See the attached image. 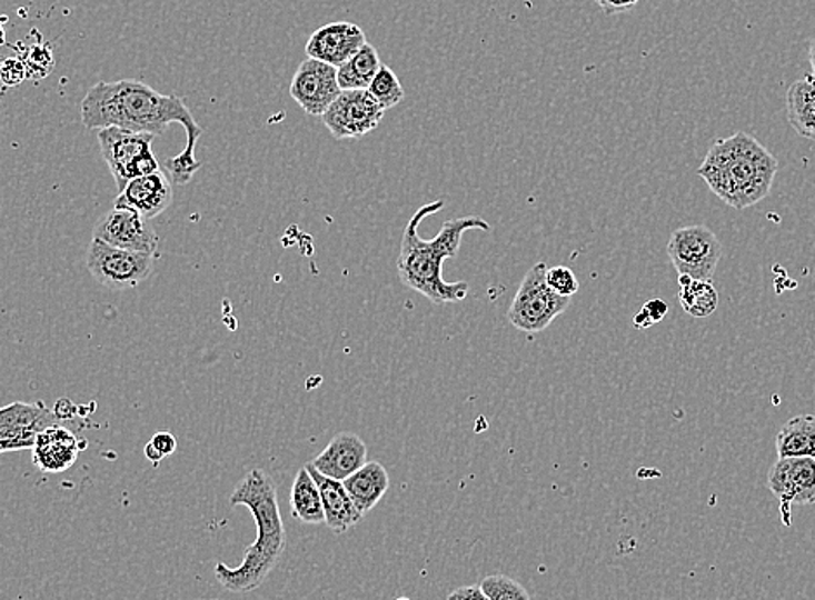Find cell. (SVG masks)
I'll use <instances>...</instances> for the list:
<instances>
[{"label":"cell","instance_id":"obj_15","mask_svg":"<svg viewBox=\"0 0 815 600\" xmlns=\"http://www.w3.org/2000/svg\"><path fill=\"white\" fill-rule=\"evenodd\" d=\"M172 200V182H170L166 170L160 169L153 174L132 179L123 188V191H120L113 206L130 207V209L138 210L147 221H150V219L160 216L163 210L169 209Z\"/></svg>","mask_w":815,"mask_h":600},{"label":"cell","instance_id":"obj_18","mask_svg":"<svg viewBox=\"0 0 815 600\" xmlns=\"http://www.w3.org/2000/svg\"><path fill=\"white\" fill-rule=\"evenodd\" d=\"M306 469L309 470V474L312 476L316 484H318L321 502H324L325 524L335 534H344L351 530V528H355L361 521L362 516L356 509L355 503H352L344 482L335 481V479L319 474L318 470L312 467V463H306Z\"/></svg>","mask_w":815,"mask_h":600},{"label":"cell","instance_id":"obj_17","mask_svg":"<svg viewBox=\"0 0 815 600\" xmlns=\"http://www.w3.org/2000/svg\"><path fill=\"white\" fill-rule=\"evenodd\" d=\"M367 459L368 448L365 441L355 432H340L311 463L319 474L335 481H346L367 463Z\"/></svg>","mask_w":815,"mask_h":600},{"label":"cell","instance_id":"obj_35","mask_svg":"<svg viewBox=\"0 0 815 600\" xmlns=\"http://www.w3.org/2000/svg\"><path fill=\"white\" fill-rule=\"evenodd\" d=\"M6 44V30L4 27H2V23H0V46Z\"/></svg>","mask_w":815,"mask_h":600},{"label":"cell","instance_id":"obj_9","mask_svg":"<svg viewBox=\"0 0 815 600\" xmlns=\"http://www.w3.org/2000/svg\"><path fill=\"white\" fill-rule=\"evenodd\" d=\"M384 113L367 89H355L340 92L321 120L335 139L346 141L370 134L382 122Z\"/></svg>","mask_w":815,"mask_h":600},{"label":"cell","instance_id":"obj_4","mask_svg":"<svg viewBox=\"0 0 815 600\" xmlns=\"http://www.w3.org/2000/svg\"><path fill=\"white\" fill-rule=\"evenodd\" d=\"M777 169L776 157L762 142L745 132H736L709 148L697 176L722 202L743 210L771 193Z\"/></svg>","mask_w":815,"mask_h":600},{"label":"cell","instance_id":"obj_31","mask_svg":"<svg viewBox=\"0 0 815 600\" xmlns=\"http://www.w3.org/2000/svg\"><path fill=\"white\" fill-rule=\"evenodd\" d=\"M23 80H27V68L20 58H8L0 63V82L6 88H17Z\"/></svg>","mask_w":815,"mask_h":600},{"label":"cell","instance_id":"obj_6","mask_svg":"<svg viewBox=\"0 0 815 600\" xmlns=\"http://www.w3.org/2000/svg\"><path fill=\"white\" fill-rule=\"evenodd\" d=\"M153 139L155 136L123 131L119 127L99 129V148L119 193L132 179L153 174L162 169L151 150Z\"/></svg>","mask_w":815,"mask_h":600},{"label":"cell","instance_id":"obj_36","mask_svg":"<svg viewBox=\"0 0 815 600\" xmlns=\"http://www.w3.org/2000/svg\"><path fill=\"white\" fill-rule=\"evenodd\" d=\"M396 600H411V599H408V597H399V599H396Z\"/></svg>","mask_w":815,"mask_h":600},{"label":"cell","instance_id":"obj_20","mask_svg":"<svg viewBox=\"0 0 815 600\" xmlns=\"http://www.w3.org/2000/svg\"><path fill=\"white\" fill-rule=\"evenodd\" d=\"M786 116L802 138L815 141V79L805 77L792 83L786 94Z\"/></svg>","mask_w":815,"mask_h":600},{"label":"cell","instance_id":"obj_28","mask_svg":"<svg viewBox=\"0 0 815 600\" xmlns=\"http://www.w3.org/2000/svg\"><path fill=\"white\" fill-rule=\"evenodd\" d=\"M545 281H547L551 292H556L560 297H569L572 299L579 290L578 278H576L575 271L572 268H567V266L548 268L547 273H545Z\"/></svg>","mask_w":815,"mask_h":600},{"label":"cell","instance_id":"obj_7","mask_svg":"<svg viewBox=\"0 0 815 600\" xmlns=\"http://www.w3.org/2000/svg\"><path fill=\"white\" fill-rule=\"evenodd\" d=\"M86 264L98 283L110 290L135 289L153 273L151 253L119 249L107 241L92 238L87 249Z\"/></svg>","mask_w":815,"mask_h":600},{"label":"cell","instance_id":"obj_8","mask_svg":"<svg viewBox=\"0 0 815 600\" xmlns=\"http://www.w3.org/2000/svg\"><path fill=\"white\" fill-rule=\"evenodd\" d=\"M666 252L678 274L712 281L724 249L717 234L706 226L696 224L674 231Z\"/></svg>","mask_w":815,"mask_h":600},{"label":"cell","instance_id":"obj_1","mask_svg":"<svg viewBox=\"0 0 815 600\" xmlns=\"http://www.w3.org/2000/svg\"><path fill=\"white\" fill-rule=\"evenodd\" d=\"M82 123L89 131L119 127L138 134H163L170 123H181L186 131L185 151L167 160L166 172L176 184H188L200 170L195 148L203 129L198 126L186 101L179 96L155 91L139 80L98 82L87 91L80 104Z\"/></svg>","mask_w":815,"mask_h":600},{"label":"cell","instance_id":"obj_11","mask_svg":"<svg viewBox=\"0 0 815 600\" xmlns=\"http://www.w3.org/2000/svg\"><path fill=\"white\" fill-rule=\"evenodd\" d=\"M340 92L337 68L312 58L300 63L290 83L294 101L312 117L324 116Z\"/></svg>","mask_w":815,"mask_h":600},{"label":"cell","instance_id":"obj_29","mask_svg":"<svg viewBox=\"0 0 815 600\" xmlns=\"http://www.w3.org/2000/svg\"><path fill=\"white\" fill-rule=\"evenodd\" d=\"M176 450H178V441L170 432H157L145 448V454L150 462H153V466H158Z\"/></svg>","mask_w":815,"mask_h":600},{"label":"cell","instance_id":"obj_3","mask_svg":"<svg viewBox=\"0 0 815 600\" xmlns=\"http://www.w3.org/2000/svg\"><path fill=\"white\" fill-rule=\"evenodd\" d=\"M231 507L250 510L257 526V538L247 547L238 568L219 562L213 569L216 580L232 593H247L265 583L287 549V531L281 519L278 490L271 476L262 469L250 470L229 498Z\"/></svg>","mask_w":815,"mask_h":600},{"label":"cell","instance_id":"obj_21","mask_svg":"<svg viewBox=\"0 0 815 600\" xmlns=\"http://www.w3.org/2000/svg\"><path fill=\"white\" fill-rule=\"evenodd\" d=\"M779 459L811 457L815 460V416H799L784 423L776 438Z\"/></svg>","mask_w":815,"mask_h":600},{"label":"cell","instance_id":"obj_2","mask_svg":"<svg viewBox=\"0 0 815 600\" xmlns=\"http://www.w3.org/2000/svg\"><path fill=\"white\" fill-rule=\"evenodd\" d=\"M445 202H430L420 207L406 224L402 233L401 252L398 257V273L402 284L427 297L434 304H455L469 296L467 281L448 283L443 278V262L454 259L460 250L461 237L467 231H491V224L479 216L449 219L441 226L438 237L424 240L418 234L424 219L441 212Z\"/></svg>","mask_w":815,"mask_h":600},{"label":"cell","instance_id":"obj_23","mask_svg":"<svg viewBox=\"0 0 815 600\" xmlns=\"http://www.w3.org/2000/svg\"><path fill=\"white\" fill-rule=\"evenodd\" d=\"M382 67L377 49L367 42L342 67L337 68V80L342 91L370 88L371 80Z\"/></svg>","mask_w":815,"mask_h":600},{"label":"cell","instance_id":"obj_24","mask_svg":"<svg viewBox=\"0 0 815 600\" xmlns=\"http://www.w3.org/2000/svg\"><path fill=\"white\" fill-rule=\"evenodd\" d=\"M678 300L689 317L708 318L717 311L718 292L712 281L694 280L686 274H678Z\"/></svg>","mask_w":815,"mask_h":600},{"label":"cell","instance_id":"obj_19","mask_svg":"<svg viewBox=\"0 0 815 600\" xmlns=\"http://www.w3.org/2000/svg\"><path fill=\"white\" fill-rule=\"evenodd\" d=\"M342 482L361 516H367L375 509V506L389 490L390 484L386 467L378 462L365 463L361 469L356 470L355 474L349 476Z\"/></svg>","mask_w":815,"mask_h":600},{"label":"cell","instance_id":"obj_13","mask_svg":"<svg viewBox=\"0 0 815 600\" xmlns=\"http://www.w3.org/2000/svg\"><path fill=\"white\" fill-rule=\"evenodd\" d=\"M767 484L786 507L814 506L815 460L811 457L777 460L768 470Z\"/></svg>","mask_w":815,"mask_h":600},{"label":"cell","instance_id":"obj_22","mask_svg":"<svg viewBox=\"0 0 815 600\" xmlns=\"http://www.w3.org/2000/svg\"><path fill=\"white\" fill-rule=\"evenodd\" d=\"M290 507L292 516L304 524H324L325 512L318 484L306 466L297 472L290 491Z\"/></svg>","mask_w":815,"mask_h":600},{"label":"cell","instance_id":"obj_34","mask_svg":"<svg viewBox=\"0 0 815 600\" xmlns=\"http://www.w3.org/2000/svg\"><path fill=\"white\" fill-rule=\"evenodd\" d=\"M808 60H811L812 71H814L815 79V39H812L811 46H808Z\"/></svg>","mask_w":815,"mask_h":600},{"label":"cell","instance_id":"obj_25","mask_svg":"<svg viewBox=\"0 0 815 600\" xmlns=\"http://www.w3.org/2000/svg\"><path fill=\"white\" fill-rule=\"evenodd\" d=\"M367 91L370 92L371 98L377 101L378 107L382 108L384 111L398 107L405 99V89H402L398 76L386 64L380 67Z\"/></svg>","mask_w":815,"mask_h":600},{"label":"cell","instance_id":"obj_14","mask_svg":"<svg viewBox=\"0 0 815 600\" xmlns=\"http://www.w3.org/2000/svg\"><path fill=\"white\" fill-rule=\"evenodd\" d=\"M367 44L361 27L349 21H337L318 28L306 44V54L312 60L324 61L339 68Z\"/></svg>","mask_w":815,"mask_h":600},{"label":"cell","instance_id":"obj_12","mask_svg":"<svg viewBox=\"0 0 815 600\" xmlns=\"http://www.w3.org/2000/svg\"><path fill=\"white\" fill-rule=\"evenodd\" d=\"M95 238L107 241L119 249L151 253L158 250L160 238L148 226L138 210L126 206H113L95 226Z\"/></svg>","mask_w":815,"mask_h":600},{"label":"cell","instance_id":"obj_32","mask_svg":"<svg viewBox=\"0 0 815 600\" xmlns=\"http://www.w3.org/2000/svg\"><path fill=\"white\" fill-rule=\"evenodd\" d=\"M446 600H491L486 596L481 584H469V587H460L449 593Z\"/></svg>","mask_w":815,"mask_h":600},{"label":"cell","instance_id":"obj_26","mask_svg":"<svg viewBox=\"0 0 815 600\" xmlns=\"http://www.w3.org/2000/svg\"><path fill=\"white\" fill-rule=\"evenodd\" d=\"M20 60L27 68V79L40 80L48 77L54 68V58H52L51 48L43 44V40H39L36 44L28 46L24 52H21Z\"/></svg>","mask_w":815,"mask_h":600},{"label":"cell","instance_id":"obj_5","mask_svg":"<svg viewBox=\"0 0 815 600\" xmlns=\"http://www.w3.org/2000/svg\"><path fill=\"white\" fill-rule=\"evenodd\" d=\"M547 269L545 262L533 266L520 281L519 290L508 308V321L520 332H544L545 328L550 327L551 321L560 317L572 304L569 297L551 292L545 281Z\"/></svg>","mask_w":815,"mask_h":600},{"label":"cell","instance_id":"obj_10","mask_svg":"<svg viewBox=\"0 0 815 600\" xmlns=\"http://www.w3.org/2000/svg\"><path fill=\"white\" fill-rule=\"evenodd\" d=\"M54 410L43 403L14 401L0 408V453L32 450L40 432L60 422Z\"/></svg>","mask_w":815,"mask_h":600},{"label":"cell","instance_id":"obj_16","mask_svg":"<svg viewBox=\"0 0 815 600\" xmlns=\"http://www.w3.org/2000/svg\"><path fill=\"white\" fill-rule=\"evenodd\" d=\"M87 447L76 432L63 426H51L40 432L33 444V463L37 469L49 474H58L70 469L79 459L80 451Z\"/></svg>","mask_w":815,"mask_h":600},{"label":"cell","instance_id":"obj_33","mask_svg":"<svg viewBox=\"0 0 815 600\" xmlns=\"http://www.w3.org/2000/svg\"><path fill=\"white\" fill-rule=\"evenodd\" d=\"M640 0H595L606 14H618V12L630 11Z\"/></svg>","mask_w":815,"mask_h":600},{"label":"cell","instance_id":"obj_30","mask_svg":"<svg viewBox=\"0 0 815 600\" xmlns=\"http://www.w3.org/2000/svg\"><path fill=\"white\" fill-rule=\"evenodd\" d=\"M666 314H668V304H666L665 300H647L643 309L635 314L634 324L638 330H644V328L653 327V324L665 320Z\"/></svg>","mask_w":815,"mask_h":600},{"label":"cell","instance_id":"obj_27","mask_svg":"<svg viewBox=\"0 0 815 600\" xmlns=\"http://www.w3.org/2000/svg\"><path fill=\"white\" fill-rule=\"evenodd\" d=\"M481 589L491 600H531L519 581L504 574H493L481 581Z\"/></svg>","mask_w":815,"mask_h":600}]
</instances>
